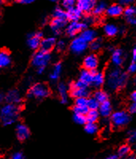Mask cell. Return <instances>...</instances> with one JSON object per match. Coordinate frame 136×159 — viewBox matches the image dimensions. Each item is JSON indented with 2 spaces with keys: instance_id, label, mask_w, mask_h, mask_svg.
Returning <instances> with one entry per match:
<instances>
[{
  "instance_id": "obj_50",
  "label": "cell",
  "mask_w": 136,
  "mask_h": 159,
  "mask_svg": "<svg viewBox=\"0 0 136 159\" xmlns=\"http://www.w3.org/2000/svg\"><path fill=\"white\" fill-rule=\"evenodd\" d=\"M136 61V49L134 48L132 51V61L135 62Z\"/></svg>"
},
{
  "instance_id": "obj_27",
  "label": "cell",
  "mask_w": 136,
  "mask_h": 159,
  "mask_svg": "<svg viewBox=\"0 0 136 159\" xmlns=\"http://www.w3.org/2000/svg\"><path fill=\"white\" fill-rule=\"evenodd\" d=\"M85 117L87 123H96L98 121L100 115L96 110H88L85 115Z\"/></svg>"
},
{
  "instance_id": "obj_28",
  "label": "cell",
  "mask_w": 136,
  "mask_h": 159,
  "mask_svg": "<svg viewBox=\"0 0 136 159\" xmlns=\"http://www.w3.org/2000/svg\"><path fill=\"white\" fill-rule=\"evenodd\" d=\"M11 63V57L7 52L2 51L0 52V69L7 67Z\"/></svg>"
},
{
  "instance_id": "obj_6",
  "label": "cell",
  "mask_w": 136,
  "mask_h": 159,
  "mask_svg": "<svg viewBox=\"0 0 136 159\" xmlns=\"http://www.w3.org/2000/svg\"><path fill=\"white\" fill-rule=\"evenodd\" d=\"M51 59V56L49 54V52H44V51H38L34 55L33 58H32V64L34 67L40 68L44 67L48 65Z\"/></svg>"
},
{
  "instance_id": "obj_2",
  "label": "cell",
  "mask_w": 136,
  "mask_h": 159,
  "mask_svg": "<svg viewBox=\"0 0 136 159\" xmlns=\"http://www.w3.org/2000/svg\"><path fill=\"white\" fill-rule=\"evenodd\" d=\"M19 114V108L17 105L7 103L1 109V120L5 126H10L15 123Z\"/></svg>"
},
{
  "instance_id": "obj_22",
  "label": "cell",
  "mask_w": 136,
  "mask_h": 159,
  "mask_svg": "<svg viewBox=\"0 0 136 159\" xmlns=\"http://www.w3.org/2000/svg\"><path fill=\"white\" fill-rule=\"evenodd\" d=\"M105 80V76L104 75L100 72H96V71H93V80H92V84L96 88L101 87L102 85L104 83Z\"/></svg>"
},
{
  "instance_id": "obj_16",
  "label": "cell",
  "mask_w": 136,
  "mask_h": 159,
  "mask_svg": "<svg viewBox=\"0 0 136 159\" xmlns=\"http://www.w3.org/2000/svg\"><path fill=\"white\" fill-rule=\"evenodd\" d=\"M106 13L110 17H119L124 13V7L120 4H112L107 7Z\"/></svg>"
},
{
  "instance_id": "obj_15",
  "label": "cell",
  "mask_w": 136,
  "mask_h": 159,
  "mask_svg": "<svg viewBox=\"0 0 136 159\" xmlns=\"http://www.w3.org/2000/svg\"><path fill=\"white\" fill-rule=\"evenodd\" d=\"M6 100L8 103L17 105L21 103L22 97H21L20 93L18 92V90H11L6 96Z\"/></svg>"
},
{
  "instance_id": "obj_34",
  "label": "cell",
  "mask_w": 136,
  "mask_h": 159,
  "mask_svg": "<svg viewBox=\"0 0 136 159\" xmlns=\"http://www.w3.org/2000/svg\"><path fill=\"white\" fill-rule=\"evenodd\" d=\"M124 15L127 18H131V17H135V14H136V8L134 6L130 5L127 6V7L125 8V10H124Z\"/></svg>"
},
{
  "instance_id": "obj_9",
  "label": "cell",
  "mask_w": 136,
  "mask_h": 159,
  "mask_svg": "<svg viewBox=\"0 0 136 159\" xmlns=\"http://www.w3.org/2000/svg\"><path fill=\"white\" fill-rule=\"evenodd\" d=\"M97 1L96 0H76V7L82 13H90L93 11Z\"/></svg>"
},
{
  "instance_id": "obj_37",
  "label": "cell",
  "mask_w": 136,
  "mask_h": 159,
  "mask_svg": "<svg viewBox=\"0 0 136 159\" xmlns=\"http://www.w3.org/2000/svg\"><path fill=\"white\" fill-rule=\"evenodd\" d=\"M87 103H88V99L86 97L76 98V101H75V106H76V107H87Z\"/></svg>"
},
{
  "instance_id": "obj_13",
  "label": "cell",
  "mask_w": 136,
  "mask_h": 159,
  "mask_svg": "<svg viewBox=\"0 0 136 159\" xmlns=\"http://www.w3.org/2000/svg\"><path fill=\"white\" fill-rule=\"evenodd\" d=\"M56 39L53 37H48L41 41L40 46L41 50L44 51V52H49L52 49L54 48L55 45H56Z\"/></svg>"
},
{
  "instance_id": "obj_10",
  "label": "cell",
  "mask_w": 136,
  "mask_h": 159,
  "mask_svg": "<svg viewBox=\"0 0 136 159\" xmlns=\"http://www.w3.org/2000/svg\"><path fill=\"white\" fill-rule=\"evenodd\" d=\"M83 65L86 70L96 71L99 65V59L95 54H89L84 59Z\"/></svg>"
},
{
  "instance_id": "obj_19",
  "label": "cell",
  "mask_w": 136,
  "mask_h": 159,
  "mask_svg": "<svg viewBox=\"0 0 136 159\" xmlns=\"http://www.w3.org/2000/svg\"><path fill=\"white\" fill-rule=\"evenodd\" d=\"M96 32L94 30L91 29H85L82 32H80V37L85 42H87L88 44L91 43L92 42H93L95 39L96 38Z\"/></svg>"
},
{
  "instance_id": "obj_32",
  "label": "cell",
  "mask_w": 136,
  "mask_h": 159,
  "mask_svg": "<svg viewBox=\"0 0 136 159\" xmlns=\"http://www.w3.org/2000/svg\"><path fill=\"white\" fill-rule=\"evenodd\" d=\"M131 153V147H129L128 145H123L120 147L118 150L119 157H127Z\"/></svg>"
},
{
  "instance_id": "obj_49",
  "label": "cell",
  "mask_w": 136,
  "mask_h": 159,
  "mask_svg": "<svg viewBox=\"0 0 136 159\" xmlns=\"http://www.w3.org/2000/svg\"><path fill=\"white\" fill-rule=\"evenodd\" d=\"M130 99H131V100H132V102H134V103H135V101H136V92H133L132 93H131V96H130Z\"/></svg>"
},
{
  "instance_id": "obj_54",
  "label": "cell",
  "mask_w": 136,
  "mask_h": 159,
  "mask_svg": "<svg viewBox=\"0 0 136 159\" xmlns=\"http://www.w3.org/2000/svg\"><path fill=\"white\" fill-rule=\"evenodd\" d=\"M2 100H3V96H2V95L0 93V103H2Z\"/></svg>"
},
{
  "instance_id": "obj_33",
  "label": "cell",
  "mask_w": 136,
  "mask_h": 159,
  "mask_svg": "<svg viewBox=\"0 0 136 159\" xmlns=\"http://www.w3.org/2000/svg\"><path fill=\"white\" fill-rule=\"evenodd\" d=\"M100 103H99L94 97L90 98V99H88L87 103V107L88 108V110H98L99 107H100Z\"/></svg>"
},
{
  "instance_id": "obj_3",
  "label": "cell",
  "mask_w": 136,
  "mask_h": 159,
  "mask_svg": "<svg viewBox=\"0 0 136 159\" xmlns=\"http://www.w3.org/2000/svg\"><path fill=\"white\" fill-rule=\"evenodd\" d=\"M50 94V90L45 84L38 83L34 84L28 92L29 98H34L38 99H42L48 97Z\"/></svg>"
},
{
  "instance_id": "obj_51",
  "label": "cell",
  "mask_w": 136,
  "mask_h": 159,
  "mask_svg": "<svg viewBox=\"0 0 136 159\" xmlns=\"http://www.w3.org/2000/svg\"><path fill=\"white\" fill-rule=\"evenodd\" d=\"M45 68L44 67H40V68H37V72H38V74H42L43 73L44 71H45Z\"/></svg>"
},
{
  "instance_id": "obj_45",
  "label": "cell",
  "mask_w": 136,
  "mask_h": 159,
  "mask_svg": "<svg viewBox=\"0 0 136 159\" xmlns=\"http://www.w3.org/2000/svg\"><path fill=\"white\" fill-rule=\"evenodd\" d=\"M136 71V64L135 62L131 61V63L130 64V65L128 66V72H131V73H134Z\"/></svg>"
},
{
  "instance_id": "obj_31",
  "label": "cell",
  "mask_w": 136,
  "mask_h": 159,
  "mask_svg": "<svg viewBox=\"0 0 136 159\" xmlns=\"http://www.w3.org/2000/svg\"><path fill=\"white\" fill-rule=\"evenodd\" d=\"M53 18H60V19H67L66 18V11L61 7H57L53 12Z\"/></svg>"
},
{
  "instance_id": "obj_11",
  "label": "cell",
  "mask_w": 136,
  "mask_h": 159,
  "mask_svg": "<svg viewBox=\"0 0 136 159\" xmlns=\"http://www.w3.org/2000/svg\"><path fill=\"white\" fill-rule=\"evenodd\" d=\"M42 37H43V34L42 32H37L35 34H29L27 38L28 46L32 49H37L39 48Z\"/></svg>"
},
{
  "instance_id": "obj_5",
  "label": "cell",
  "mask_w": 136,
  "mask_h": 159,
  "mask_svg": "<svg viewBox=\"0 0 136 159\" xmlns=\"http://www.w3.org/2000/svg\"><path fill=\"white\" fill-rule=\"evenodd\" d=\"M88 85L85 84L80 80L75 81L71 84L70 93L71 96L74 98H80V97H86L87 98L88 95Z\"/></svg>"
},
{
  "instance_id": "obj_56",
  "label": "cell",
  "mask_w": 136,
  "mask_h": 159,
  "mask_svg": "<svg viewBox=\"0 0 136 159\" xmlns=\"http://www.w3.org/2000/svg\"><path fill=\"white\" fill-rule=\"evenodd\" d=\"M49 1H50V2H57V0H49Z\"/></svg>"
},
{
  "instance_id": "obj_30",
  "label": "cell",
  "mask_w": 136,
  "mask_h": 159,
  "mask_svg": "<svg viewBox=\"0 0 136 159\" xmlns=\"http://www.w3.org/2000/svg\"><path fill=\"white\" fill-rule=\"evenodd\" d=\"M84 130L89 134H95L98 132V126L96 123H85Z\"/></svg>"
},
{
  "instance_id": "obj_21",
  "label": "cell",
  "mask_w": 136,
  "mask_h": 159,
  "mask_svg": "<svg viewBox=\"0 0 136 159\" xmlns=\"http://www.w3.org/2000/svg\"><path fill=\"white\" fill-rule=\"evenodd\" d=\"M57 92L60 96L61 102L63 104H66L69 101V97H68V88L66 84L64 83H61L57 86Z\"/></svg>"
},
{
  "instance_id": "obj_48",
  "label": "cell",
  "mask_w": 136,
  "mask_h": 159,
  "mask_svg": "<svg viewBox=\"0 0 136 159\" xmlns=\"http://www.w3.org/2000/svg\"><path fill=\"white\" fill-rule=\"evenodd\" d=\"M11 159H25V158H24L23 155H22L21 153H16V154H15L14 155H13L12 158Z\"/></svg>"
},
{
  "instance_id": "obj_52",
  "label": "cell",
  "mask_w": 136,
  "mask_h": 159,
  "mask_svg": "<svg viewBox=\"0 0 136 159\" xmlns=\"http://www.w3.org/2000/svg\"><path fill=\"white\" fill-rule=\"evenodd\" d=\"M118 156L117 155H111V156H109V157H106L105 159H117Z\"/></svg>"
},
{
  "instance_id": "obj_41",
  "label": "cell",
  "mask_w": 136,
  "mask_h": 159,
  "mask_svg": "<svg viewBox=\"0 0 136 159\" xmlns=\"http://www.w3.org/2000/svg\"><path fill=\"white\" fill-rule=\"evenodd\" d=\"M55 46L59 51H63L66 48V42L64 40H60L57 42H56Z\"/></svg>"
},
{
  "instance_id": "obj_23",
  "label": "cell",
  "mask_w": 136,
  "mask_h": 159,
  "mask_svg": "<svg viewBox=\"0 0 136 159\" xmlns=\"http://www.w3.org/2000/svg\"><path fill=\"white\" fill-rule=\"evenodd\" d=\"M62 70V65L61 63H57L55 64V65L53 66V69L52 70V72L49 75V79L52 80V81H57L59 77H60V75L61 73Z\"/></svg>"
},
{
  "instance_id": "obj_17",
  "label": "cell",
  "mask_w": 136,
  "mask_h": 159,
  "mask_svg": "<svg viewBox=\"0 0 136 159\" xmlns=\"http://www.w3.org/2000/svg\"><path fill=\"white\" fill-rule=\"evenodd\" d=\"M29 128H28L24 124H18L16 127V134L17 137L21 141H24L25 139H27L29 138Z\"/></svg>"
},
{
  "instance_id": "obj_53",
  "label": "cell",
  "mask_w": 136,
  "mask_h": 159,
  "mask_svg": "<svg viewBox=\"0 0 136 159\" xmlns=\"http://www.w3.org/2000/svg\"><path fill=\"white\" fill-rule=\"evenodd\" d=\"M127 159H135V157L134 155H128Z\"/></svg>"
},
{
  "instance_id": "obj_8",
  "label": "cell",
  "mask_w": 136,
  "mask_h": 159,
  "mask_svg": "<svg viewBox=\"0 0 136 159\" xmlns=\"http://www.w3.org/2000/svg\"><path fill=\"white\" fill-rule=\"evenodd\" d=\"M87 28L86 25L81 22H71L66 27V31L69 36L74 37L76 36L78 33L82 32L84 30H85Z\"/></svg>"
},
{
  "instance_id": "obj_18",
  "label": "cell",
  "mask_w": 136,
  "mask_h": 159,
  "mask_svg": "<svg viewBox=\"0 0 136 159\" xmlns=\"http://www.w3.org/2000/svg\"><path fill=\"white\" fill-rule=\"evenodd\" d=\"M82 16V12L78 9V8L73 7L70 8V9L67 10L66 11V18L70 20L71 22H76L80 19Z\"/></svg>"
},
{
  "instance_id": "obj_36",
  "label": "cell",
  "mask_w": 136,
  "mask_h": 159,
  "mask_svg": "<svg viewBox=\"0 0 136 159\" xmlns=\"http://www.w3.org/2000/svg\"><path fill=\"white\" fill-rule=\"evenodd\" d=\"M102 46V41L100 38H96V39L90 43V48L93 51H98Z\"/></svg>"
},
{
  "instance_id": "obj_29",
  "label": "cell",
  "mask_w": 136,
  "mask_h": 159,
  "mask_svg": "<svg viewBox=\"0 0 136 159\" xmlns=\"http://www.w3.org/2000/svg\"><path fill=\"white\" fill-rule=\"evenodd\" d=\"M94 98L99 102L100 103H103V102L108 100V95L106 92L103 90H98L95 92Z\"/></svg>"
},
{
  "instance_id": "obj_43",
  "label": "cell",
  "mask_w": 136,
  "mask_h": 159,
  "mask_svg": "<svg viewBox=\"0 0 136 159\" xmlns=\"http://www.w3.org/2000/svg\"><path fill=\"white\" fill-rule=\"evenodd\" d=\"M134 0H118L119 4L121 5L122 7L123 6H130L131 5V3L134 2Z\"/></svg>"
},
{
  "instance_id": "obj_20",
  "label": "cell",
  "mask_w": 136,
  "mask_h": 159,
  "mask_svg": "<svg viewBox=\"0 0 136 159\" xmlns=\"http://www.w3.org/2000/svg\"><path fill=\"white\" fill-rule=\"evenodd\" d=\"M99 115L103 118H107L111 114V105L110 102L107 101L103 102V103H100V107H99Z\"/></svg>"
},
{
  "instance_id": "obj_55",
  "label": "cell",
  "mask_w": 136,
  "mask_h": 159,
  "mask_svg": "<svg viewBox=\"0 0 136 159\" xmlns=\"http://www.w3.org/2000/svg\"><path fill=\"white\" fill-rule=\"evenodd\" d=\"M2 4H3V0H0V7H2Z\"/></svg>"
},
{
  "instance_id": "obj_40",
  "label": "cell",
  "mask_w": 136,
  "mask_h": 159,
  "mask_svg": "<svg viewBox=\"0 0 136 159\" xmlns=\"http://www.w3.org/2000/svg\"><path fill=\"white\" fill-rule=\"evenodd\" d=\"M73 111H74V113L86 115L87 114V112L88 111V108L87 107H76V106H75L74 108H73Z\"/></svg>"
},
{
  "instance_id": "obj_25",
  "label": "cell",
  "mask_w": 136,
  "mask_h": 159,
  "mask_svg": "<svg viewBox=\"0 0 136 159\" xmlns=\"http://www.w3.org/2000/svg\"><path fill=\"white\" fill-rule=\"evenodd\" d=\"M103 31L108 37H114L119 33V28L116 25L111 23L106 24L103 27Z\"/></svg>"
},
{
  "instance_id": "obj_44",
  "label": "cell",
  "mask_w": 136,
  "mask_h": 159,
  "mask_svg": "<svg viewBox=\"0 0 136 159\" xmlns=\"http://www.w3.org/2000/svg\"><path fill=\"white\" fill-rule=\"evenodd\" d=\"M128 111L129 113L131 114H134L136 112V103L134 102H132V103L130 104L128 107Z\"/></svg>"
},
{
  "instance_id": "obj_39",
  "label": "cell",
  "mask_w": 136,
  "mask_h": 159,
  "mask_svg": "<svg viewBox=\"0 0 136 159\" xmlns=\"http://www.w3.org/2000/svg\"><path fill=\"white\" fill-rule=\"evenodd\" d=\"M128 142L130 144L134 145L136 143V131L132 130L128 133Z\"/></svg>"
},
{
  "instance_id": "obj_1",
  "label": "cell",
  "mask_w": 136,
  "mask_h": 159,
  "mask_svg": "<svg viewBox=\"0 0 136 159\" xmlns=\"http://www.w3.org/2000/svg\"><path fill=\"white\" fill-rule=\"evenodd\" d=\"M128 76L125 72H122L119 68H112L107 72L106 76V85L111 91L122 89L126 85Z\"/></svg>"
},
{
  "instance_id": "obj_38",
  "label": "cell",
  "mask_w": 136,
  "mask_h": 159,
  "mask_svg": "<svg viewBox=\"0 0 136 159\" xmlns=\"http://www.w3.org/2000/svg\"><path fill=\"white\" fill-rule=\"evenodd\" d=\"M76 4V0H61V5L64 8L69 10L73 7Z\"/></svg>"
},
{
  "instance_id": "obj_46",
  "label": "cell",
  "mask_w": 136,
  "mask_h": 159,
  "mask_svg": "<svg viewBox=\"0 0 136 159\" xmlns=\"http://www.w3.org/2000/svg\"><path fill=\"white\" fill-rule=\"evenodd\" d=\"M127 21L130 25H134L136 24V18L135 17H131V18H127Z\"/></svg>"
},
{
  "instance_id": "obj_7",
  "label": "cell",
  "mask_w": 136,
  "mask_h": 159,
  "mask_svg": "<svg viewBox=\"0 0 136 159\" xmlns=\"http://www.w3.org/2000/svg\"><path fill=\"white\" fill-rule=\"evenodd\" d=\"M88 43L80 36L75 38L70 44V49L74 54H81L87 49Z\"/></svg>"
},
{
  "instance_id": "obj_26",
  "label": "cell",
  "mask_w": 136,
  "mask_h": 159,
  "mask_svg": "<svg viewBox=\"0 0 136 159\" xmlns=\"http://www.w3.org/2000/svg\"><path fill=\"white\" fill-rule=\"evenodd\" d=\"M107 7V3H106L104 1H100V2H96L93 12L95 15H102L104 11H106Z\"/></svg>"
},
{
  "instance_id": "obj_24",
  "label": "cell",
  "mask_w": 136,
  "mask_h": 159,
  "mask_svg": "<svg viewBox=\"0 0 136 159\" xmlns=\"http://www.w3.org/2000/svg\"><path fill=\"white\" fill-rule=\"evenodd\" d=\"M93 72L84 69V70L81 71V72H80V79H79V80H80V81H82L83 83H84L87 85L90 84L92 83V80H93Z\"/></svg>"
},
{
  "instance_id": "obj_42",
  "label": "cell",
  "mask_w": 136,
  "mask_h": 159,
  "mask_svg": "<svg viewBox=\"0 0 136 159\" xmlns=\"http://www.w3.org/2000/svg\"><path fill=\"white\" fill-rule=\"evenodd\" d=\"M94 22H95V18H93V16H91V15H88V16H86L85 18H84V22H82L85 24L86 26H88V25H92V24L94 23Z\"/></svg>"
},
{
  "instance_id": "obj_47",
  "label": "cell",
  "mask_w": 136,
  "mask_h": 159,
  "mask_svg": "<svg viewBox=\"0 0 136 159\" xmlns=\"http://www.w3.org/2000/svg\"><path fill=\"white\" fill-rule=\"evenodd\" d=\"M34 1L35 0H17V2L21 4H30Z\"/></svg>"
},
{
  "instance_id": "obj_14",
  "label": "cell",
  "mask_w": 136,
  "mask_h": 159,
  "mask_svg": "<svg viewBox=\"0 0 136 159\" xmlns=\"http://www.w3.org/2000/svg\"><path fill=\"white\" fill-rule=\"evenodd\" d=\"M124 54L122 49H117L112 51L111 54V62L116 67H119L124 63Z\"/></svg>"
},
{
  "instance_id": "obj_35",
  "label": "cell",
  "mask_w": 136,
  "mask_h": 159,
  "mask_svg": "<svg viewBox=\"0 0 136 159\" xmlns=\"http://www.w3.org/2000/svg\"><path fill=\"white\" fill-rule=\"evenodd\" d=\"M73 120H74L75 123L80 125H84L87 123L85 115L77 114V113H74V115H73Z\"/></svg>"
},
{
  "instance_id": "obj_4",
  "label": "cell",
  "mask_w": 136,
  "mask_h": 159,
  "mask_svg": "<svg viewBox=\"0 0 136 159\" xmlns=\"http://www.w3.org/2000/svg\"><path fill=\"white\" fill-rule=\"evenodd\" d=\"M131 121V116L124 111H118L114 112L111 117V122L113 127L116 128H121L127 126Z\"/></svg>"
},
{
  "instance_id": "obj_12",
  "label": "cell",
  "mask_w": 136,
  "mask_h": 159,
  "mask_svg": "<svg viewBox=\"0 0 136 159\" xmlns=\"http://www.w3.org/2000/svg\"><path fill=\"white\" fill-rule=\"evenodd\" d=\"M66 19H60V18H53L51 21L50 29L54 34H59L62 30L66 27Z\"/></svg>"
}]
</instances>
